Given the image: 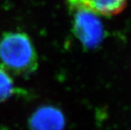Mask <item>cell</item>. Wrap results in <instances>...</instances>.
Listing matches in <instances>:
<instances>
[{
	"label": "cell",
	"mask_w": 131,
	"mask_h": 130,
	"mask_svg": "<svg viewBox=\"0 0 131 130\" xmlns=\"http://www.w3.org/2000/svg\"><path fill=\"white\" fill-rule=\"evenodd\" d=\"M20 91L16 86L12 76L0 68V103L8 100L16 94H20Z\"/></svg>",
	"instance_id": "5b68a950"
},
{
	"label": "cell",
	"mask_w": 131,
	"mask_h": 130,
	"mask_svg": "<svg viewBox=\"0 0 131 130\" xmlns=\"http://www.w3.org/2000/svg\"><path fill=\"white\" fill-rule=\"evenodd\" d=\"M129 0H82V8L99 16L113 17L126 8Z\"/></svg>",
	"instance_id": "277c9868"
},
{
	"label": "cell",
	"mask_w": 131,
	"mask_h": 130,
	"mask_svg": "<svg viewBox=\"0 0 131 130\" xmlns=\"http://www.w3.org/2000/svg\"><path fill=\"white\" fill-rule=\"evenodd\" d=\"M71 29L75 37L87 50L99 47L105 38V30L99 15L86 9H70Z\"/></svg>",
	"instance_id": "7a4b0ae2"
},
{
	"label": "cell",
	"mask_w": 131,
	"mask_h": 130,
	"mask_svg": "<svg viewBox=\"0 0 131 130\" xmlns=\"http://www.w3.org/2000/svg\"><path fill=\"white\" fill-rule=\"evenodd\" d=\"M28 124L29 130H64L66 120L59 108L43 105L31 114Z\"/></svg>",
	"instance_id": "3957f363"
},
{
	"label": "cell",
	"mask_w": 131,
	"mask_h": 130,
	"mask_svg": "<svg viewBox=\"0 0 131 130\" xmlns=\"http://www.w3.org/2000/svg\"><path fill=\"white\" fill-rule=\"evenodd\" d=\"M39 67V56L29 35L6 31L0 36V68L11 76L26 78Z\"/></svg>",
	"instance_id": "6da1fadb"
}]
</instances>
